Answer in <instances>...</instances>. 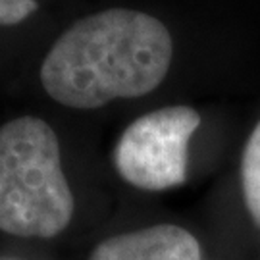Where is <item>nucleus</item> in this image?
<instances>
[{"label":"nucleus","mask_w":260,"mask_h":260,"mask_svg":"<svg viewBox=\"0 0 260 260\" xmlns=\"http://www.w3.org/2000/svg\"><path fill=\"white\" fill-rule=\"evenodd\" d=\"M172 54V35L162 21L139 10H103L60 35L43 60L41 83L64 106L101 108L154 91Z\"/></svg>","instance_id":"nucleus-1"},{"label":"nucleus","mask_w":260,"mask_h":260,"mask_svg":"<svg viewBox=\"0 0 260 260\" xmlns=\"http://www.w3.org/2000/svg\"><path fill=\"white\" fill-rule=\"evenodd\" d=\"M74 216L54 129L35 116L0 127V232L50 239Z\"/></svg>","instance_id":"nucleus-2"},{"label":"nucleus","mask_w":260,"mask_h":260,"mask_svg":"<svg viewBox=\"0 0 260 260\" xmlns=\"http://www.w3.org/2000/svg\"><path fill=\"white\" fill-rule=\"evenodd\" d=\"M201 125L191 106H164L131 121L114 149V166L129 185L166 191L187 177V150Z\"/></svg>","instance_id":"nucleus-3"},{"label":"nucleus","mask_w":260,"mask_h":260,"mask_svg":"<svg viewBox=\"0 0 260 260\" xmlns=\"http://www.w3.org/2000/svg\"><path fill=\"white\" fill-rule=\"evenodd\" d=\"M91 260H203V251L187 230L162 223L114 235L94 249Z\"/></svg>","instance_id":"nucleus-4"},{"label":"nucleus","mask_w":260,"mask_h":260,"mask_svg":"<svg viewBox=\"0 0 260 260\" xmlns=\"http://www.w3.org/2000/svg\"><path fill=\"white\" fill-rule=\"evenodd\" d=\"M241 187L245 206L260 228V121L252 129L241 158Z\"/></svg>","instance_id":"nucleus-5"},{"label":"nucleus","mask_w":260,"mask_h":260,"mask_svg":"<svg viewBox=\"0 0 260 260\" xmlns=\"http://www.w3.org/2000/svg\"><path fill=\"white\" fill-rule=\"evenodd\" d=\"M37 0H0V25H16L37 12Z\"/></svg>","instance_id":"nucleus-6"}]
</instances>
